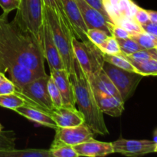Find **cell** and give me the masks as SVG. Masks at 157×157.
Here are the masks:
<instances>
[{
  "label": "cell",
  "mask_w": 157,
  "mask_h": 157,
  "mask_svg": "<svg viewBox=\"0 0 157 157\" xmlns=\"http://www.w3.org/2000/svg\"><path fill=\"white\" fill-rule=\"evenodd\" d=\"M8 14L0 16V55L13 58L40 76L47 75L41 43L15 20L9 22Z\"/></svg>",
  "instance_id": "obj_1"
},
{
  "label": "cell",
  "mask_w": 157,
  "mask_h": 157,
  "mask_svg": "<svg viewBox=\"0 0 157 157\" xmlns=\"http://www.w3.org/2000/svg\"><path fill=\"white\" fill-rule=\"evenodd\" d=\"M69 78L73 86L75 103L78 104V110L84 117V123L94 134H108L104 113L98 107L91 85L75 57L73 61V70L69 74Z\"/></svg>",
  "instance_id": "obj_2"
},
{
  "label": "cell",
  "mask_w": 157,
  "mask_h": 157,
  "mask_svg": "<svg viewBox=\"0 0 157 157\" xmlns=\"http://www.w3.org/2000/svg\"><path fill=\"white\" fill-rule=\"evenodd\" d=\"M43 14L52 32V38L64 63L65 70L70 74L73 70L75 58L72 38L75 37L61 17L51 8L43 5Z\"/></svg>",
  "instance_id": "obj_3"
},
{
  "label": "cell",
  "mask_w": 157,
  "mask_h": 157,
  "mask_svg": "<svg viewBox=\"0 0 157 157\" xmlns=\"http://www.w3.org/2000/svg\"><path fill=\"white\" fill-rule=\"evenodd\" d=\"M74 55L87 78L94 76L102 70L104 63V53L90 40L79 41L72 38Z\"/></svg>",
  "instance_id": "obj_4"
},
{
  "label": "cell",
  "mask_w": 157,
  "mask_h": 157,
  "mask_svg": "<svg viewBox=\"0 0 157 157\" xmlns=\"http://www.w3.org/2000/svg\"><path fill=\"white\" fill-rule=\"evenodd\" d=\"M48 75L38 77L24 86L20 90H15V93L24 100L26 105L51 114L55 107L48 90Z\"/></svg>",
  "instance_id": "obj_5"
},
{
  "label": "cell",
  "mask_w": 157,
  "mask_h": 157,
  "mask_svg": "<svg viewBox=\"0 0 157 157\" xmlns=\"http://www.w3.org/2000/svg\"><path fill=\"white\" fill-rule=\"evenodd\" d=\"M14 20L23 29L32 32L40 41L44 21L42 0H18Z\"/></svg>",
  "instance_id": "obj_6"
},
{
  "label": "cell",
  "mask_w": 157,
  "mask_h": 157,
  "mask_svg": "<svg viewBox=\"0 0 157 157\" xmlns=\"http://www.w3.org/2000/svg\"><path fill=\"white\" fill-rule=\"evenodd\" d=\"M102 69L117 89L124 103L133 96L144 78L137 72L120 68L107 61H104Z\"/></svg>",
  "instance_id": "obj_7"
},
{
  "label": "cell",
  "mask_w": 157,
  "mask_h": 157,
  "mask_svg": "<svg viewBox=\"0 0 157 157\" xmlns=\"http://www.w3.org/2000/svg\"><path fill=\"white\" fill-rule=\"evenodd\" d=\"M0 72L9 73L16 90H20L35 78L41 77L13 58L4 55H0Z\"/></svg>",
  "instance_id": "obj_8"
},
{
  "label": "cell",
  "mask_w": 157,
  "mask_h": 157,
  "mask_svg": "<svg viewBox=\"0 0 157 157\" xmlns=\"http://www.w3.org/2000/svg\"><path fill=\"white\" fill-rule=\"evenodd\" d=\"M111 144L114 153L127 156H143L157 151V143L153 140L119 139Z\"/></svg>",
  "instance_id": "obj_9"
},
{
  "label": "cell",
  "mask_w": 157,
  "mask_h": 157,
  "mask_svg": "<svg viewBox=\"0 0 157 157\" xmlns=\"http://www.w3.org/2000/svg\"><path fill=\"white\" fill-rule=\"evenodd\" d=\"M40 43L44 60H47L50 70L65 69L61 55L52 38V32L44 18L40 35Z\"/></svg>",
  "instance_id": "obj_10"
},
{
  "label": "cell",
  "mask_w": 157,
  "mask_h": 157,
  "mask_svg": "<svg viewBox=\"0 0 157 157\" xmlns=\"http://www.w3.org/2000/svg\"><path fill=\"white\" fill-rule=\"evenodd\" d=\"M75 2L87 29H101L105 32L109 36H112L110 27L113 23L107 19L99 11L87 4L84 0H75Z\"/></svg>",
  "instance_id": "obj_11"
},
{
  "label": "cell",
  "mask_w": 157,
  "mask_h": 157,
  "mask_svg": "<svg viewBox=\"0 0 157 157\" xmlns=\"http://www.w3.org/2000/svg\"><path fill=\"white\" fill-rule=\"evenodd\" d=\"M55 138L68 145L82 144L94 138V133L85 123L70 127H58Z\"/></svg>",
  "instance_id": "obj_12"
},
{
  "label": "cell",
  "mask_w": 157,
  "mask_h": 157,
  "mask_svg": "<svg viewBox=\"0 0 157 157\" xmlns=\"http://www.w3.org/2000/svg\"><path fill=\"white\" fill-rule=\"evenodd\" d=\"M61 2L75 38L81 41L89 40L86 35L87 28L84 24L75 0H61Z\"/></svg>",
  "instance_id": "obj_13"
},
{
  "label": "cell",
  "mask_w": 157,
  "mask_h": 157,
  "mask_svg": "<svg viewBox=\"0 0 157 157\" xmlns=\"http://www.w3.org/2000/svg\"><path fill=\"white\" fill-rule=\"evenodd\" d=\"M50 77L55 81L62 99V105L75 107V98L73 86L71 83L69 74L65 69L50 70Z\"/></svg>",
  "instance_id": "obj_14"
},
{
  "label": "cell",
  "mask_w": 157,
  "mask_h": 157,
  "mask_svg": "<svg viewBox=\"0 0 157 157\" xmlns=\"http://www.w3.org/2000/svg\"><path fill=\"white\" fill-rule=\"evenodd\" d=\"M50 115L58 127H75L84 122L82 113L75 107H55Z\"/></svg>",
  "instance_id": "obj_15"
},
{
  "label": "cell",
  "mask_w": 157,
  "mask_h": 157,
  "mask_svg": "<svg viewBox=\"0 0 157 157\" xmlns=\"http://www.w3.org/2000/svg\"><path fill=\"white\" fill-rule=\"evenodd\" d=\"M72 147L79 156H105L114 153L111 143L101 142L94 138Z\"/></svg>",
  "instance_id": "obj_16"
},
{
  "label": "cell",
  "mask_w": 157,
  "mask_h": 157,
  "mask_svg": "<svg viewBox=\"0 0 157 157\" xmlns=\"http://www.w3.org/2000/svg\"><path fill=\"white\" fill-rule=\"evenodd\" d=\"M93 92L97 104L103 113H106L113 117L121 116L124 110V101L96 89H93Z\"/></svg>",
  "instance_id": "obj_17"
},
{
  "label": "cell",
  "mask_w": 157,
  "mask_h": 157,
  "mask_svg": "<svg viewBox=\"0 0 157 157\" xmlns=\"http://www.w3.org/2000/svg\"><path fill=\"white\" fill-rule=\"evenodd\" d=\"M14 110L21 116L25 117L27 119L37 123L40 125L50 127V128L55 129V130L58 128L56 123L55 122V121L50 114L44 111H41L38 109L35 108V107L24 104V105L15 109Z\"/></svg>",
  "instance_id": "obj_18"
},
{
  "label": "cell",
  "mask_w": 157,
  "mask_h": 157,
  "mask_svg": "<svg viewBox=\"0 0 157 157\" xmlns=\"http://www.w3.org/2000/svg\"><path fill=\"white\" fill-rule=\"evenodd\" d=\"M87 79L93 89H96L103 93L111 95V96L115 97L119 100L123 101L117 89L116 88V87L113 84L110 78L107 76V74L103 71V69L96 75L90 78H87Z\"/></svg>",
  "instance_id": "obj_19"
},
{
  "label": "cell",
  "mask_w": 157,
  "mask_h": 157,
  "mask_svg": "<svg viewBox=\"0 0 157 157\" xmlns=\"http://www.w3.org/2000/svg\"><path fill=\"white\" fill-rule=\"evenodd\" d=\"M124 56L131 63L136 72L143 76H156L157 75V59L149 60H134L129 57Z\"/></svg>",
  "instance_id": "obj_20"
},
{
  "label": "cell",
  "mask_w": 157,
  "mask_h": 157,
  "mask_svg": "<svg viewBox=\"0 0 157 157\" xmlns=\"http://www.w3.org/2000/svg\"><path fill=\"white\" fill-rule=\"evenodd\" d=\"M0 157H52L49 150L26 149L0 152Z\"/></svg>",
  "instance_id": "obj_21"
},
{
  "label": "cell",
  "mask_w": 157,
  "mask_h": 157,
  "mask_svg": "<svg viewBox=\"0 0 157 157\" xmlns=\"http://www.w3.org/2000/svg\"><path fill=\"white\" fill-rule=\"evenodd\" d=\"M52 157H78V153L75 151L71 146L63 143L55 138L51 148L49 149Z\"/></svg>",
  "instance_id": "obj_22"
},
{
  "label": "cell",
  "mask_w": 157,
  "mask_h": 157,
  "mask_svg": "<svg viewBox=\"0 0 157 157\" xmlns=\"http://www.w3.org/2000/svg\"><path fill=\"white\" fill-rule=\"evenodd\" d=\"M130 38L140 44L144 49H151L157 48V37L150 35L145 32H137L130 35Z\"/></svg>",
  "instance_id": "obj_23"
},
{
  "label": "cell",
  "mask_w": 157,
  "mask_h": 157,
  "mask_svg": "<svg viewBox=\"0 0 157 157\" xmlns=\"http://www.w3.org/2000/svg\"><path fill=\"white\" fill-rule=\"evenodd\" d=\"M106 12L113 24L118 25L121 21V0H102Z\"/></svg>",
  "instance_id": "obj_24"
},
{
  "label": "cell",
  "mask_w": 157,
  "mask_h": 157,
  "mask_svg": "<svg viewBox=\"0 0 157 157\" xmlns=\"http://www.w3.org/2000/svg\"><path fill=\"white\" fill-rule=\"evenodd\" d=\"M104 61L110 63L116 67L124 70L130 71H136L131 63L127 59L125 56L122 53L115 54V55H107L104 54Z\"/></svg>",
  "instance_id": "obj_25"
},
{
  "label": "cell",
  "mask_w": 157,
  "mask_h": 157,
  "mask_svg": "<svg viewBox=\"0 0 157 157\" xmlns=\"http://www.w3.org/2000/svg\"><path fill=\"white\" fill-rule=\"evenodd\" d=\"M24 104V100L15 92L9 94L0 95V106L4 108L14 110Z\"/></svg>",
  "instance_id": "obj_26"
},
{
  "label": "cell",
  "mask_w": 157,
  "mask_h": 157,
  "mask_svg": "<svg viewBox=\"0 0 157 157\" xmlns=\"http://www.w3.org/2000/svg\"><path fill=\"white\" fill-rule=\"evenodd\" d=\"M15 133L12 130L0 131V152L15 149Z\"/></svg>",
  "instance_id": "obj_27"
},
{
  "label": "cell",
  "mask_w": 157,
  "mask_h": 157,
  "mask_svg": "<svg viewBox=\"0 0 157 157\" xmlns=\"http://www.w3.org/2000/svg\"><path fill=\"white\" fill-rule=\"evenodd\" d=\"M116 39L119 44L121 53L124 55H130L140 49H143L140 44L130 37L126 38H116Z\"/></svg>",
  "instance_id": "obj_28"
},
{
  "label": "cell",
  "mask_w": 157,
  "mask_h": 157,
  "mask_svg": "<svg viewBox=\"0 0 157 157\" xmlns=\"http://www.w3.org/2000/svg\"><path fill=\"white\" fill-rule=\"evenodd\" d=\"M101 52L107 55H115V54L121 53L119 44L116 38L113 36H108L102 44L98 46Z\"/></svg>",
  "instance_id": "obj_29"
},
{
  "label": "cell",
  "mask_w": 157,
  "mask_h": 157,
  "mask_svg": "<svg viewBox=\"0 0 157 157\" xmlns=\"http://www.w3.org/2000/svg\"><path fill=\"white\" fill-rule=\"evenodd\" d=\"M48 90L49 95H50L51 99L53 102L54 106L55 107H61L62 106V99H61V94H60L54 80L50 76H49L48 81Z\"/></svg>",
  "instance_id": "obj_30"
},
{
  "label": "cell",
  "mask_w": 157,
  "mask_h": 157,
  "mask_svg": "<svg viewBox=\"0 0 157 157\" xmlns=\"http://www.w3.org/2000/svg\"><path fill=\"white\" fill-rule=\"evenodd\" d=\"M42 2L44 6H48V7L51 8L52 9H53L54 11L57 12L60 16L61 17L63 20H64V22L67 25L69 28H70L72 34H73V31H72L71 26L70 22H69L68 19H67V16H66L65 13L64 12V9H63L62 5H61V0H42ZM74 35V34H73ZM75 36V35H74Z\"/></svg>",
  "instance_id": "obj_31"
},
{
  "label": "cell",
  "mask_w": 157,
  "mask_h": 157,
  "mask_svg": "<svg viewBox=\"0 0 157 157\" xmlns=\"http://www.w3.org/2000/svg\"><path fill=\"white\" fill-rule=\"evenodd\" d=\"M86 35H87V38L94 44H96L98 47L102 44L109 36L105 32L98 29H87Z\"/></svg>",
  "instance_id": "obj_32"
},
{
  "label": "cell",
  "mask_w": 157,
  "mask_h": 157,
  "mask_svg": "<svg viewBox=\"0 0 157 157\" xmlns=\"http://www.w3.org/2000/svg\"><path fill=\"white\" fill-rule=\"evenodd\" d=\"M129 58L134 60H149V59H157V48L151 49H140L134 53L130 55H126Z\"/></svg>",
  "instance_id": "obj_33"
},
{
  "label": "cell",
  "mask_w": 157,
  "mask_h": 157,
  "mask_svg": "<svg viewBox=\"0 0 157 157\" xmlns=\"http://www.w3.org/2000/svg\"><path fill=\"white\" fill-rule=\"evenodd\" d=\"M118 25L124 27L130 33V35L144 32L140 25L136 22L134 18H124L120 21Z\"/></svg>",
  "instance_id": "obj_34"
},
{
  "label": "cell",
  "mask_w": 157,
  "mask_h": 157,
  "mask_svg": "<svg viewBox=\"0 0 157 157\" xmlns=\"http://www.w3.org/2000/svg\"><path fill=\"white\" fill-rule=\"evenodd\" d=\"M15 91V87L11 80L8 79L4 73L0 72V95L9 94Z\"/></svg>",
  "instance_id": "obj_35"
},
{
  "label": "cell",
  "mask_w": 157,
  "mask_h": 157,
  "mask_svg": "<svg viewBox=\"0 0 157 157\" xmlns=\"http://www.w3.org/2000/svg\"><path fill=\"white\" fill-rule=\"evenodd\" d=\"M110 31H111L112 36L116 38H126L130 36V33L124 27L119 25L112 24Z\"/></svg>",
  "instance_id": "obj_36"
},
{
  "label": "cell",
  "mask_w": 157,
  "mask_h": 157,
  "mask_svg": "<svg viewBox=\"0 0 157 157\" xmlns=\"http://www.w3.org/2000/svg\"><path fill=\"white\" fill-rule=\"evenodd\" d=\"M84 1L87 4H88L89 6H91L92 8L95 9L96 10L99 11V12H101V13L102 14V15H104V16L107 19H108L109 21H111L112 22V21L110 20V17H109L108 14H107V12H106L105 8H104V4H103L102 0H84Z\"/></svg>",
  "instance_id": "obj_37"
},
{
  "label": "cell",
  "mask_w": 157,
  "mask_h": 157,
  "mask_svg": "<svg viewBox=\"0 0 157 157\" xmlns=\"http://www.w3.org/2000/svg\"><path fill=\"white\" fill-rule=\"evenodd\" d=\"M18 0H0V6L2 9L3 12L6 14L18 9Z\"/></svg>",
  "instance_id": "obj_38"
},
{
  "label": "cell",
  "mask_w": 157,
  "mask_h": 157,
  "mask_svg": "<svg viewBox=\"0 0 157 157\" xmlns=\"http://www.w3.org/2000/svg\"><path fill=\"white\" fill-rule=\"evenodd\" d=\"M133 18L140 25L144 24V23L147 22L149 21L148 12H147V10H145V9L137 6L136 12L133 15Z\"/></svg>",
  "instance_id": "obj_39"
},
{
  "label": "cell",
  "mask_w": 157,
  "mask_h": 157,
  "mask_svg": "<svg viewBox=\"0 0 157 157\" xmlns=\"http://www.w3.org/2000/svg\"><path fill=\"white\" fill-rule=\"evenodd\" d=\"M157 23L152 22V21H148L144 24L140 25L143 31L150 35H153V36L157 37Z\"/></svg>",
  "instance_id": "obj_40"
},
{
  "label": "cell",
  "mask_w": 157,
  "mask_h": 157,
  "mask_svg": "<svg viewBox=\"0 0 157 157\" xmlns=\"http://www.w3.org/2000/svg\"><path fill=\"white\" fill-rule=\"evenodd\" d=\"M148 15H149V21H152V22L157 23V12L156 11L149 10Z\"/></svg>",
  "instance_id": "obj_41"
},
{
  "label": "cell",
  "mask_w": 157,
  "mask_h": 157,
  "mask_svg": "<svg viewBox=\"0 0 157 157\" xmlns=\"http://www.w3.org/2000/svg\"><path fill=\"white\" fill-rule=\"evenodd\" d=\"M153 141L156 143V131H155L154 133V138H153Z\"/></svg>",
  "instance_id": "obj_42"
},
{
  "label": "cell",
  "mask_w": 157,
  "mask_h": 157,
  "mask_svg": "<svg viewBox=\"0 0 157 157\" xmlns=\"http://www.w3.org/2000/svg\"><path fill=\"white\" fill-rule=\"evenodd\" d=\"M2 129H3L2 125V124H0V131H2Z\"/></svg>",
  "instance_id": "obj_43"
}]
</instances>
